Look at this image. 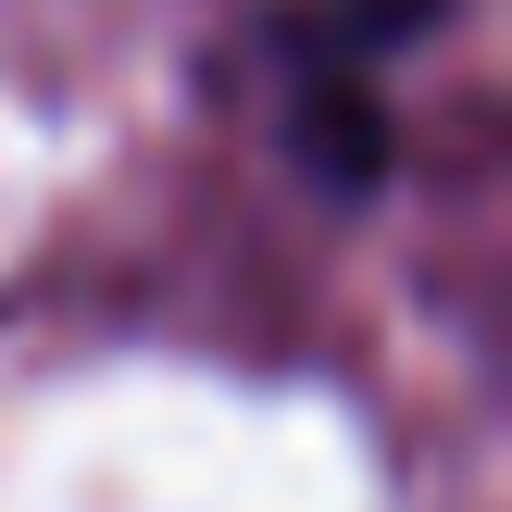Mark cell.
Instances as JSON below:
<instances>
[{
  "mask_svg": "<svg viewBox=\"0 0 512 512\" xmlns=\"http://www.w3.org/2000/svg\"><path fill=\"white\" fill-rule=\"evenodd\" d=\"M300 150H313L325 175H350V188H363V175H375V100H363V88L300 100Z\"/></svg>",
  "mask_w": 512,
  "mask_h": 512,
  "instance_id": "6da1fadb",
  "label": "cell"
}]
</instances>
